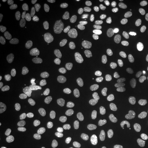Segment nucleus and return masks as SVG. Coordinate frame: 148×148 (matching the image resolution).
I'll return each mask as SVG.
<instances>
[{
    "label": "nucleus",
    "mask_w": 148,
    "mask_h": 148,
    "mask_svg": "<svg viewBox=\"0 0 148 148\" xmlns=\"http://www.w3.org/2000/svg\"><path fill=\"white\" fill-rule=\"evenodd\" d=\"M74 134L79 139L92 140L95 139L99 135V128L92 120H85L75 126Z\"/></svg>",
    "instance_id": "f03ea898"
},
{
    "label": "nucleus",
    "mask_w": 148,
    "mask_h": 148,
    "mask_svg": "<svg viewBox=\"0 0 148 148\" xmlns=\"http://www.w3.org/2000/svg\"><path fill=\"white\" fill-rule=\"evenodd\" d=\"M81 148H105V147H103L102 145H99V144L88 143L82 146V147Z\"/></svg>",
    "instance_id": "a878e982"
},
{
    "label": "nucleus",
    "mask_w": 148,
    "mask_h": 148,
    "mask_svg": "<svg viewBox=\"0 0 148 148\" xmlns=\"http://www.w3.org/2000/svg\"><path fill=\"white\" fill-rule=\"evenodd\" d=\"M18 8L23 12H29L33 11L34 8V3L32 0H20L18 3Z\"/></svg>",
    "instance_id": "412c9836"
},
{
    "label": "nucleus",
    "mask_w": 148,
    "mask_h": 148,
    "mask_svg": "<svg viewBox=\"0 0 148 148\" xmlns=\"http://www.w3.org/2000/svg\"><path fill=\"white\" fill-rule=\"evenodd\" d=\"M86 17L89 24V26L91 29H95L97 28L99 22L102 18L101 13L98 10L96 9H91L88 10L86 12Z\"/></svg>",
    "instance_id": "ddd939ff"
},
{
    "label": "nucleus",
    "mask_w": 148,
    "mask_h": 148,
    "mask_svg": "<svg viewBox=\"0 0 148 148\" xmlns=\"http://www.w3.org/2000/svg\"><path fill=\"white\" fill-rule=\"evenodd\" d=\"M108 62L111 72L114 74H119L122 70V60L119 53H113L109 56Z\"/></svg>",
    "instance_id": "1a4fd4ad"
},
{
    "label": "nucleus",
    "mask_w": 148,
    "mask_h": 148,
    "mask_svg": "<svg viewBox=\"0 0 148 148\" xmlns=\"http://www.w3.org/2000/svg\"><path fill=\"white\" fill-rule=\"evenodd\" d=\"M56 21L57 24L60 26H71V14L66 8H60L56 14Z\"/></svg>",
    "instance_id": "f8f14e48"
},
{
    "label": "nucleus",
    "mask_w": 148,
    "mask_h": 148,
    "mask_svg": "<svg viewBox=\"0 0 148 148\" xmlns=\"http://www.w3.org/2000/svg\"><path fill=\"white\" fill-rule=\"evenodd\" d=\"M51 2H57L58 1H57V0H51Z\"/></svg>",
    "instance_id": "c756f323"
},
{
    "label": "nucleus",
    "mask_w": 148,
    "mask_h": 148,
    "mask_svg": "<svg viewBox=\"0 0 148 148\" xmlns=\"http://www.w3.org/2000/svg\"><path fill=\"white\" fill-rule=\"evenodd\" d=\"M78 40L77 37L71 32L67 33L64 37L63 47L69 53H75L78 49Z\"/></svg>",
    "instance_id": "9d476101"
},
{
    "label": "nucleus",
    "mask_w": 148,
    "mask_h": 148,
    "mask_svg": "<svg viewBox=\"0 0 148 148\" xmlns=\"http://www.w3.org/2000/svg\"><path fill=\"white\" fill-rule=\"evenodd\" d=\"M13 98L8 92L1 90L0 91V106L7 112H10L14 108Z\"/></svg>",
    "instance_id": "9b49d317"
},
{
    "label": "nucleus",
    "mask_w": 148,
    "mask_h": 148,
    "mask_svg": "<svg viewBox=\"0 0 148 148\" xmlns=\"http://www.w3.org/2000/svg\"><path fill=\"white\" fill-rule=\"evenodd\" d=\"M92 3V0H79L78 1V5L81 10H85L91 5Z\"/></svg>",
    "instance_id": "393cba45"
},
{
    "label": "nucleus",
    "mask_w": 148,
    "mask_h": 148,
    "mask_svg": "<svg viewBox=\"0 0 148 148\" xmlns=\"http://www.w3.org/2000/svg\"><path fill=\"white\" fill-rule=\"evenodd\" d=\"M121 110H122V109H121V108H119V111H120V112H121Z\"/></svg>",
    "instance_id": "2f4dec72"
},
{
    "label": "nucleus",
    "mask_w": 148,
    "mask_h": 148,
    "mask_svg": "<svg viewBox=\"0 0 148 148\" xmlns=\"http://www.w3.org/2000/svg\"><path fill=\"white\" fill-rule=\"evenodd\" d=\"M43 13L42 11L36 10H33L25 14L24 16V21L27 24H32L39 23L43 18Z\"/></svg>",
    "instance_id": "6ab92c4d"
},
{
    "label": "nucleus",
    "mask_w": 148,
    "mask_h": 148,
    "mask_svg": "<svg viewBox=\"0 0 148 148\" xmlns=\"http://www.w3.org/2000/svg\"><path fill=\"white\" fill-rule=\"evenodd\" d=\"M24 107L30 110H42L47 106V101L41 95H33L24 102Z\"/></svg>",
    "instance_id": "423d86ee"
},
{
    "label": "nucleus",
    "mask_w": 148,
    "mask_h": 148,
    "mask_svg": "<svg viewBox=\"0 0 148 148\" xmlns=\"http://www.w3.org/2000/svg\"><path fill=\"white\" fill-rule=\"evenodd\" d=\"M118 2L121 5L129 8L136 6L138 4V1L137 0H119Z\"/></svg>",
    "instance_id": "b1692460"
},
{
    "label": "nucleus",
    "mask_w": 148,
    "mask_h": 148,
    "mask_svg": "<svg viewBox=\"0 0 148 148\" xmlns=\"http://www.w3.org/2000/svg\"><path fill=\"white\" fill-rule=\"evenodd\" d=\"M134 76L139 84H148V51H141L134 65Z\"/></svg>",
    "instance_id": "7ed1b4c3"
},
{
    "label": "nucleus",
    "mask_w": 148,
    "mask_h": 148,
    "mask_svg": "<svg viewBox=\"0 0 148 148\" xmlns=\"http://www.w3.org/2000/svg\"><path fill=\"white\" fill-rule=\"evenodd\" d=\"M88 26L87 22L84 17H81L79 18L77 25L76 37L79 42L84 41L85 37L87 36L88 34Z\"/></svg>",
    "instance_id": "f3484780"
},
{
    "label": "nucleus",
    "mask_w": 148,
    "mask_h": 148,
    "mask_svg": "<svg viewBox=\"0 0 148 148\" xmlns=\"http://www.w3.org/2000/svg\"><path fill=\"white\" fill-rule=\"evenodd\" d=\"M16 74V69L13 66L7 64H1L0 65V75L5 81H9L13 78Z\"/></svg>",
    "instance_id": "a211bd4d"
},
{
    "label": "nucleus",
    "mask_w": 148,
    "mask_h": 148,
    "mask_svg": "<svg viewBox=\"0 0 148 148\" xmlns=\"http://www.w3.org/2000/svg\"><path fill=\"white\" fill-rule=\"evenodd\" d=\"M51 35L49 28L44 27L38 33V42L42 51H47L51 45Z\"/></svg>",
    "instance_id": "6e6552de"
},
{
    "label": "nucleus",
    "mask_w": 148,
    "mask_h": 148,
    "mask_svg": "<svg viewBox=\"0 0 148 148\" xmlns=\"http://www.w3.org/2000/svg\"><path fill=\"white\" fill-rule=\"evenodd\" d=\"M110 96L112 103L120 108L129 106L134 99V92L123 82H116L111 85Z\"/></svg>",
    "instance_id": "f257e3e1"
},
{
    "label": "nucleus",
    "mask_w": 148,
    "mask_h": 148,
    "mask_svg": "<svg viewBox=\"0 0 148 148\" xmlns=\"http://www.w3.org/2000/svg\"><path fill=\"white\" fill-rule=\"evenodd\" d=\"M82 112V106L78 101H72L67 103L63 111L64 119L68 122L75 121L80 116Z\"/></svg>",
    "instance_id": "20e7f679"
},
{
    "label": "nucleus",
    "mask_w": 148,
    "mask_h": 148,
    "mask_svg": "<svg viewBox=\"0 0 148 148\" xmlns=\"http://www.w3.org/2000/svg\"><path fill=\"white\" fill-rule=\"evenodd\" d=\"M64 51L60 47H54L49 55V63L53 69H58L64 61Z\"/></svg>",
    "instance_id": "0eeeda50"
},
{
    "label": "nucleus",
    "mask_w": 148,
    "mask_h": 148,
    "mask_svg": "<svg viewBox=\"0 0 148 148\" xmlns=\"http://www.w3.org/2000/svg\"><path fill=\"white\" fill-rule=\"evenodd\" d=\"M16 2H17L16 0H6V1H5V3H6L8 5H14V3Z\"/></svg>",
    "instance_id": "bb28decb"
},
{
    "label": "nucleus",
    "mask_w": 148,
    "mask_h": 148,
    "mask_svg": "<svg viewBox=\"0 0 148 148\" xmlns=\"http://www.w3.org/2000/svg\"><path fill=\"white\" fill-rule=\"evenodd\" d=\"M82 50L86 53H90V54H94L97 51V46L94 42L93 40L91 39H85L82 42Z\"/></svg>",
    "instance_id": "aec40b11"
},
{
    "label": "nucleus",
    "mask_w": 148,
    "mask_h": 148,
    "mask_svg": "<svg viewBox=\"0 0 148 148\" xmlns=\"http://www.w3.org/2000/svg\"><path fill=\"white\" fill-rule=\"evenodd\" d=\"M35 138L32 134H26L18 138L16 148H34Z\"/></svg>",
    "instance_id": "2eb2a0df"
},
{
    "label": "nucleus",
    "mask_w": 148,
    "mask_h": 148,
    "mask_svg": "<svg viewBox=\"0 0 148 148\" xmlns=\"http://www.w3.org/2000/svg\"><path fill=\"white\" fill-rule=\"evenodd\" d=\"M137 148H148V146H146V145H140L139 147H137Z\"/></svg>",
    "instance_id": "cd10ccee"
},
{
    "label": "nucleus",
    "mask_w": 148,
    "mask_h": 148,
    "mask_svg": "<svg viewBox=\"0 0 148 148\" xmlns=\"http://www.w3.org/2000/svg\"><path fill=\"white\" fill-rule=\"evenodd\" d=\"M110 18L111 25L115 30H120L123 27L124 19L119 11L112 9L110 12Z\"/></svg>",
    "instance_id": "4468645a"
},
{
    "label": "nucleus",
    "mask_w": 148,
    "mask_h": 148,
    "mask_svg": "<svg viewBox=\"0 0 148 148\" xmlns=\"http://www.w3.org/2000/svg\"><path fill=\"white\" fill-rule=\"evenodd\" d=\"M136 136L145 145L148 146V125L147 123H138L135 128Z\"/></svg>",
    "instance_id": "dca6fc26"
},
{
    "label": "nucleus",
    "mask_w": 148,
    "mask_h": 148,
    "mask_svg": "<svg viewBox=\"0 0 148 148\" xmlns=\"http://www.w3.org/2000/svg\"><path fill=\"white\" fill-rule=\"evenodd\" d=\"M3 16V11L1 9V10H0V16H1H1Z\"/></svg>",
    "instance_id": "c85d7f7f"
},
{
    "label": "nucleus",
    "mask_w": 148,
    "mask_h": 148,
    "mask_svg": "<svg viewBox=\"0 0 148 148\" xmlns=\"http://www.w3.org/2000/svg\"><path fill=\"white\" fill-rule=\"evenodd\" d=\"M64 31H65V29L63 27V28L59 29L56 33L54 37V44L56 47H60L61 45H63L64 37H65Z\"/></svg>",
    "instance_id": "4be33fe9"
},
{
    "label": "nucleus",
    "mask_w": 148,
    "mask_h": 148,
    "mask_svg": "<svg viewBox=\"0 0 148 148\" xmlns=\"http://www.w3.org/2000/svg\"><path fill=\"white\" fill-rule=\"evenodd\" d=\"M7 43H8L7 36L4 34H1L0 35V56H2Z\"/></svg>",
    "instance_id": "5701e85b"
},
{
    "label": "nucleus",
    "mask_w": 148,
    "mask_h": 148,
    "mask_svg": "<svg viewBox=\"0 0 148 148\" xmlns=\"http://www.w3.org/2000/svg\"><path fill=\"white\" fill-rule=\"evenodd\" d=\"M91 143L92 144H94V140H91Z\"/></svg>",
    "instance_id": "7c9ffc66"
},
{
    "label": "nucleus",
    "mask_w": 148,
    "mask_h": 148,
    "mask_svg": "<svg viewBox=\"0 0 148 148\" xmlns=\"http://www.w3.org/2000/svg\"><path fill=\"white\" fill-rule=\"evenodd\" d=\"M10 89L15 97L21 99H26L29 96V90L21 79L15 78L10 82Z\"/></svg>",
    "instance_id": "39448f33"
}]
</instances>
